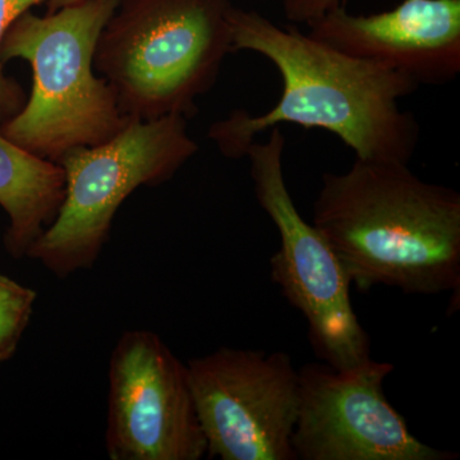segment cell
I'll use <instances>...</instances> for the list:
<instances>
[{
	"label": "cell",
	"mask_w": 460,
	"mask_h": 460,
	"mask_svg": "<svg viewBox=\"0 0 460 460\" xmlns=\"http://www.w3.org/2000/svg\"><path fill=\"white\" fill-rule=\"evenodd\" d=\"M314 226L362 292L459 293L460 193L408 164L356 157L349 171L325 172Z\"/></svg>",
	"instance_id": "obj_2"
},
{
	"label": "cell",
	"mask_w": 460,
	"mask_h": 460,
	"mask_svg": "<svg viewBox=\"0 0 460 460\" xmlns=\"http://www.w3.org/2000/svg\"><path fill=\"white\" fill-rule=\"evenodd\" d=\"M284 14L293 25L317 20L332 9L343 5V0H280Z\"/></svg>",
	"instance_id": "obj_14"
},
{
	"label": "cell",
	"mask_w": 460,
	"mask_h": 460,
	"mask_svg": "<svg viewBox=\"0 0 460 460\" xmlns=\"http://www.w3.org/2000/svg\"><path fill=\"white\" fill-rule=\"evenodd\" d=\"M206 456L296 460L299 376L286 352L220 348L187 363Z\"/></svg>",
	"instance_id": "obj_7"
},
{
	"label": "cell",
	"mask_w": 460,
	"mask_h": 460,
	"mask_svg": "<svg viewBox=\"0 0 460 460\" xmlns=\"http://www.w3.org/2000/svg\"><path fill=\"white\" fill-rule=\"evenodd\" d=\"M230 0H122L100 33L93 68L131 119L192 117L233 49Z\"/></svg>",
	"instance_id": "obj_4"
},
{
	"label": "cell",
	"mask_w": 460,
	"mask_h": 460,
	"mask_svg": "<svg viewBox=\"0 0 460 460\" xmlns=\"http://www.w3.org/2000/svg\"><path fill=\"white\" fill-rule=\"evenodd\" d=\"M42 3H47V0H0V119L5 122L22 111L23 93L16 81L7 77L3 71V40L18 17Z\"/></svg>",
	"instance_id": "obj_13"
},
{
	"label": "cell",
	"mask_w": 460,
	"mask_h": 460,
	"mask_svg": "<svg viewBox=\"0 0 460 460\" xmlns=\"http://www.w3.org/2000/svg\"><path fill=\"white\" fill-rule=\"evenodd\" d=\"M35 290L0 274V363L16 353L35 305Z\"/></svg>",
	"instance_id": "obj_12"
},
{
	"label": "cell",
	"mask_w": 460,
	"mask_h": 460,
	"mask_svg": "<svg viewBox=\"0 0 460 460\" xmlns=\"http://www.w3.org/2000/svg\"><path fill=\"white\" fill-rule=\"evenodd\" d=\"M266 142L253 141L246 156L259 205L270 217L280 248L270 259L271 280L307 320L314 354L337 370L370 359V338L350 299V279L334 248L296 210L284 178L286 137L272 127Z\"/></svg>",
	"instance_id": "obj_6"
},
{
	"label": "cell",
	"mask_w": 460,
	"mask_h": 460,
	"mask_svg": "<svg viewBox=\"0 0 460 460\" xmlns=\"http://www.w3.org/2000/svg\"><path fill=\"white\" fill-rule=\"evenodd\" d=\"M198 151L183 115L132 119L111 140L66 151L57 163L65 172V199L27 256L59 278L90 269L124 199L140 186L171 180Z\"/></svg>",
	"instance_id": "obj_5"
},
{
	"label": "cell",
	"mask_w": 460,
	"mask_h": 460,
	"mask_svg": "<svg viewBox=\"0 0 460 460\" xmlns=\"http://www.w3.org/2000/svg\"><path fill=\"white\" fill-rule=\"evenodd\" d=\"M122 0H83L39 17L27 11L2 45V62L22 58L33 84L22 111L0 133L33 155L58 163L66 151L96 146L123 131L131 118L108 81L96 77L93 54Z\"/></svg>",
	"instance_id": "obj_3"
},
{
	"label": "cell",
	"mask_w": 460,
	"mask_h": 460,
	"mask_svg": "<svg viewBox=\"0 0 460 460\" xmlns=\"http://www.w3.org/2000/svg\"><path fill=\"white\" fill-rule=\"evenodd\" d=\"M80 2H83V0H47L48 13H54V12L59 11V9Z\"/></svg>",
	"instance_id": "obj_15"
},
{
	"label": "cell",
	"mask_w": 460,
	"mask_h": 460,
	"mask_svg": "<svg viewBox=\"0 0 460 460\" xmlns=\"http://www.w3.org/2000/svg\"><path fill=\"white\" fill-rule=\"evenodd\" d=\"M305 26L311 38L401 72L419 86H443L460 74V0H402L370 16L341 5Z\"/></svg>",
	"instance_id": "obj_10"
},
{
	"label": "cell",
	"mask_w": 460,
	"mask_h": 460,
	"mask_svg": "<svg viewBox=\"0 0 460 460\" xmlns=\"http://www.w3.org/2000/svg\"><path fill=\"white\" fill-rule=\"evenodd\" d=\"M105 447L111 460L206 456L187 365L155 332H126L111 353Z\"/></svg>",
	"instance_id": "obj_9"
},
{
	"label": "cell",
	"mask_w": 460,
	"mask_h": 460,
	"mask_svg": "<svg viewBox=\"0 0 460 460\" xmlns=\"http://www.w3.org/2000/svg\"><path fill=\"white\" fill-rule=\"evenodd\" d=\"M66 195L62 166L33 155L0 133V206L9 217L5 248L16 259L56 220Z\"/></svg>",
	"instance_id": "obj_11"
},
{
	"label": "cell",
	"mask_w": 460,
	"mask_h": 460,
	"mask_svg": "<svg viewBox=\"0 0 460 460\" xmlns=\"http://www.w3.org/2000/svg\"><path fill=\"white\" fill-rule=\"evenodd\" d=\"M395 370L370 358L347 370L307 363L299 376L292 435L302 460H454L458 454L419 440L384 392Z\"/></svg>",
	"instance_id": "obj_8"
},
{
	"label": "cell",
	"mask_w": 460,
	"mask_h": 460,
	"mask_svg": "<svg viewBox=\"0 0 460 460\" xmlns=\"http://www.w3.org/2000/svg\"><path fill=\"white\" fill-rule=\"evenodd\" d=\"M233 49L255 51L279 72L283 91L268 113L235 111L214 123L211 138L230 159L246 156L259 133L289 123L325 129L352 148L357 159L408 164L420 142L419 120L402 111V99L419 84L407 75L341 53L301 32L278 26L253 9L233 5Z\"/></svg>",
	"instance_id": "obj_1"
}]
</instances>
